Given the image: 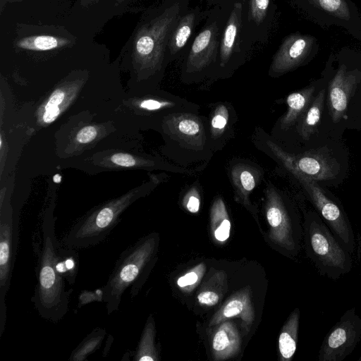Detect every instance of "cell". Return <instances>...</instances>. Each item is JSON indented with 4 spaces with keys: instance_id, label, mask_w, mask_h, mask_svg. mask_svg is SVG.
Instances as JSON below:
<instances>
[{
    "instance_id": "1",
    "label": "cell",
    "mask_w": 361,
    "mask_h": 361,
    "mask_svg": "<svg viewBox=\"0 0 361 361\" xmlns=\"http://www.w3.org/2000/svg\"><path fill=\"white\" fill-rule=\"evenodd\" d=\"M190 0H163L147 9L130 39L135 60L153 73L160 72L167 62L169 37Z\"/></svg>"
},
{
    "instance_id": "2",
    "label": "cell",
    "mask_w": 361,
    "mask_h": 361,
    "mask_svg": "<svg viewBox=\"0 0 361 361\" xmlns=\"http://www.w3.org/2000/svg\"><path fill=\"white\" fill-rule=\"evenodd\" d=\"M42 247L36 269L37 284L31 301L39 316L58 322L68 311L69 295L65 279L55 267L56 250L59 246L55 235L54 222L47 218L42 225Z\"/></svg>"
},
{
    "instance_id": "3",
    "label": "cell",
    "mask_w": 361,
    "mask_h": 361,
    "mask_svg": "<svg viewBox=\"0 0 361 361\" xmlns=\"http://www.w3.org/2000/svg\"><path fill=\"white\" fill-rule=\"evenodd\" d=\"M157 245L153 234L139 240L126 248L118 258L106 284L102 288V299L107 314L118 310L122 295L131 287L130 294L135 295L136 286L147 266L152 259Z\"/></svg>"
},
{
    "instance_id": "4",
    "label": "cell",
    "mask_w": 361,
    "mask_h": 361,
    "mask_svg": "<svg viewBox=\"0 0 361 361\" xmlns=\"http://www.w3.org/2000/svg\"><path fill=\"white\" fill-rule=\"evenodd\" d=\"M234 4L224 3L209 8L202 27L184 54V78H200L213 73L222 32Z\"/></svg>"
},
{
    "instance_id": "5",
    "label": "cell",
    "mask_w": 361,
    "mask_h": 361,
    "mask_svg": "<svg viewBox=\"0 0 361 361\" xmlns=\"http://www.w3.org/2000/svg\"><path fill=\"white\" fill-rule=\"evenodd\" d=\"M304 237L307 255L320 274L336 280L350 271V253L321 216L314 213L307 216Z\"/></svg>"
},
{
    "instance_id": "6",
    "label": "cell",
    "mask_w": 361,
    "mask_h": 361,
    "mask_svg": "<svg viewBox=\"0 0 361 361\" xmlns=\"http://www.w3.org/2000/svg\"><path fill=\"white\" fill-rule=\"evenodd\" d=\"M290 1L319 25L340 27L361 41V15L351 0Z\"/></svg>"
},
{
    "instance_id": "7",
    "label": "cell",
    "mask_w": 361,
    "mask_h": 361,
    "mask_svg": "<svg viewBox=\"0 0 361 361\" xmlns=\"http://www.w3.org/2000/svg\"><path fill=\"white\" fill-rule=\"evenodd\" d=\"M264 144L292 174L298 173L316 181L333 178L338 172V163L325 150H311L294 155L268 137L264 139Z\"/></svg>"
},
{
    "instance_id": "8",
    "label": "cell",
    "mask_w": 361,
    "mask_h": 361,
    "mask_svg": "<svg viewBox=\"0 0 361 361\" xmlns=\"http://www.w3.org/2000/svg\"><path fill=\"white\" fill-rule=\"evenodd\" d=\"M293 175L307 192L323 221L342 245L352 253L355 249V235L350 222L343 209L326 195L315 180L298 173Z\"/></svg>"
},
{
    "instance_id": "9",
    "label": "cell",
    "mask_w": 361,
    "mask_h": 361,
    "mask_svg": "<svg viewBox=\"0 0 361 361\" xmlns=\"http://www.w3.org/2000/svg\"><path fill=\"white\" fill-rule=\"evenodd\" d=\"M361 340V318L355 307L345 312L322 343L319 361H343Z\"/></svg>"
},
{
    "instance_id": "10",
    "label": "cell",
    "mask_w": 361,
    "mask_h": 361,
    "mask_svg": "<svg viewBox=\"0 0 361 361\" xmlns=\"http://www.w3.org/2000/svg\"><path fill=\"white\" fill-rule=\"evenodd\" d=\"M243 0L232 7L222 32L216 66L212 73L228 75L245 62L247 53L241 41Z\"/></svg>"
},
{
    "instance_id": "11",
    "label": "cell",
    "mask_w": 361,
    "mask_h": 361,
    "mask_svg": "<svg viewBox=\"0 0 361 361\" xmlns=\"http://www.w3.org/2000/svg\"><path fill=\"white\" fill-rule=\"evenodd\" d=\"M276 8L274 0H243L240 37L247 53L268 42Z\"/></svg>"
},
{
    "instance_id": "12",
    "label": "cell",
    "mask_w": 361,
    "mask_h": 361,
    "mask_svg": "<svg viewBox=\"0 0 361 361\" xmlns=\"http://www.w3.org/2000/svg\"><path fill=\"white\" fill-rule=\"evenodd\" d=\"M319 44L312 35L299 32L285 37L274 54L269 75L279 77L305 64L317 52Z\"/></svg>"
},
{
    "instance_id": "13",
    "label": "cell",
    "mask_w": 361,
    "mask_h": 361,
    "mask_svg": "<svg viewBox=\"0 0 361 361\" xmlns=\"http://www.w3.org/2000/svg\"><path fill=\"white\" fill-rule=\"evenodd\" d=\"M265 209L267 219L271 228V239L288 252H297L300 231L281 195L271 184L266 189Z\"/></svg>"
},
{
    "instance_id": "14",
    "label": "cell",
    "mask_w": 361,
    "mask_h": 361,
    "mask_svg": "<svg viewBox=\"0 0 361 361\" xmlns=\"http://www.w3.org/2000/svg\"><path fill=\"white\" fill-rule=\"evenodd\" d=\"M16 253L13 247V220L10 214L0 219V338L6 322V297L10 288Z\"/></svg>"
},
{
    "instance_id": "15",
    "label": "cell",
    "mask_w": 361,
    "mask_h": 361,
    "mask_svg": "<svg viewBox=\"0 0 361 361\" xmlns=\"http://www.w3.org/2000/svg\"><path fill=\"white\" fill-rule=\"evenodd\" d=\"M360 79L359 69H348L345 63L340 64L329 86V108L334 122L345 115L353 91Z\"/></svg>"
},
{
    "instance_id": "16",
    "label": "cell",
    "mask_w": 361,
    "mask_h": 361,
    "mask_svg": "<svg viewBox=\"0 0 361 361\" xmlns=\"http://www.w3.org/2000/svg\"><path fill=\"white\" fill-rule=\"evenodd\" d=\"M209 9L199 6L189 8L180 18L172 31L167 46V62L184 55L195 36L198 25L206 19Z\"/></svg>"
},
{
    "instance_id": "17",
    "label": "cell",
    "mask_w": 361,
    "mask_h": 361,
    "mask_svg": "<svg viewBox=\"0 0 361 361\" xmlns=\"http://www.w3.org/2000/svg\"><path fill=\"white\" fill-rule=\"evenodd\" d=\"M169 134L184 146L202 149L206 143V132L201 118L190 113L175 112L166 121Z\"/></svg>"
},
{
    "instance_id": "18",
    "label": "cell",
    "mask_w": 361,
    "mask_h": 361,
    "mask_svg": "<svg viewBox=\"0 0 361 361\" xmlns=\"http://www.w3.org/2000/svg\"><path fill=\"white\" fill-rule=\"evenodd\" d=\"M261 172L255 166L240 162L232 166L231 180L238 200L250 206V195L257 185Z\"/></svg>"
},
{
    "instance_id": "19",
    "label": "cell",
    "mask_w": 361,
    "mask_h": 361,
    "mask_svg": "<svg viewBox=\"0 0 361 361\" xmlns=\"http://www.w3.org/2000/svg\"><path fill=\"white\" fill-rule=\"evenodd\" d=\"M240 337L235 326L229 322L220 325L213 341V353L216 360L233 356L240 348Z\"/></svg>"
},
{
    "instance_id": "20",
    "label": "cell",
    "mask_w": 361,
    "mask_h": 361,
    "mask_svg": "<svg viewBox=\"0 0 361 361\" xmlns=\"http://www.w3.org/2000/svg\"><path fill=\"white\" fill-rule=\"evenodd\" d=\"M233 317H240L247 325L252 324L254 312L248 293H240L230 298L214 315L211 324H216Z\"/></svg>"
},
{
    "instance_id": "21",
    "label": "cell",
    "mask_w": 361,
    "mask_h": 361,
    "mask_svg": "<svg viewBox=\"0 0 361 361\" xmlns=\"http://www.w3.org/2000/svg\"><path fill=\"white\" fill-rule=\"evenodd\" d=\"M314 90V86H310L287 97V111L280 120L281 129H289L300 118L312 102Z\"/></svg>"
},
{
    "instance_id": "22",
    "label": "cell",
    "mask_w": 361,
    "mask_h": 361,
    "mask_svg": "<svg viewBox=\"0 0 361 361\" xmlns=\"http://www.w3.org/2000/svg\"><path fill=\"white\" fill-rule=\"evenodd\" d=\"M300 310L295 309L283 325L279 337V350L281 360H289L294 355L298 342Z\"/></svg>"
},
{
    "instance_id": "23",
    "label": "cell",
    "mask_w": 361,
    "mask_h": 361,
    "mask_svg": "<svg viewBox=\"0 0 361 361\" xmlns=\"http://www.w3.org/2000/svg\"><path fill=\"white\" fill-rule=\"evenodd\" d=\"M324 94V90L319 91L300 118L298 122V132L303 139H308L316 130L317 126L321 119Z\"/></svg>"
},
{
    "instance_id": "24",
    "label": "cell",
    "mask_w": 361,
    "mask_h": 361,
    "mask_svg": "<svg viewBox=\"0 0 361 361\" xmlns=\"http://www.w3.org/2000/svg\"><path fill=\"white\" fill-rule=\"evenodd\" d=\"M211 228L216 240L224 242L229 238L231 222L224 202L221 197L216 198L212 206Z\"/></svg>"
},
{
    "instance_id": "25",
    "label": "cell",
    "mask_w": 361,
    "mask_h": 361,
    "mask_svg": "<svg viewBox=\"0 0 361 361\" xmlns=\"http://www.w3.org/2000/svg\"><path fill=\"white\" fill-rule=\"evenodd\" d=\"M55 267L65 280L71 284L74 283L78 270V253L71 248H61L59 245L56 250Z\"/></svg>"
},
{
    "instance_id": "26",
    "label": "cell",
    "mask_w": 361,
    "mask_h": 361,
    "mask_svg": "<svg viewBox=\"0 0 361 361\" xmlns=\"http://www.w3.org/2000/svg\"><path fill=\"white\" fill-rule=\"evenodd\" d=\"M154 326L150 317L142 332L133 360L138 361H154L157 360L154 346Z\"/></svg>"
},
{
    "instance_id": "27",
    "label": "cell",
    "mask_w": 361,
    "mask_h": 361,
    "mask_svg": "<svg viewBox=\"0 0 361 361\" xmlns=\"http://www.w3.org/2000/svg\"><path fill=\"white\" fill-rule=\"evenodd\" d=\"M106 334L104 329H94L78 344L72 352L69 360L74 361L85 360L90 354L100 346Z\"/></svg>"
},
{
    "instance_id": "28",
    "label": "cell",
    "mask_w": 361,
    "mask_h": 361,
    "mask_svg": "<svg viewBox=\"0 0 361 361\" xmlns=\"http://www.w3.org/2000/svg\"><path fill=\"white\" fill-rule=\"evenodd\" d=\"M63 42L67 41L51 35H37L20 39L17 47L28 50L47 51L59 47Z\"/></svg>"
},
{
    "instance_id": "29",
    "label": "cell",
    "mask_w": 361,
    "mask_h": 361,
    "mask_svg": "<svg viewBox=\"0 0 361 361\" xmlns=\"http://www.w3.org/2000/svg\"><path fill=\"white\" fill-rule=\"evenodd\" d=\"M228 120V106L224 104H218L214 109L210 120V130L213 137H219L224 133Z\"/></svg>"
},
{
    "instance_id": "30",
    "label": "cell",
    "mask_w": 361,
    "mask_h": 361,
    "mask_svg": "<svg viewBox=\"0 0 361 361\" xmlns=\"http://www.w3.org/2000/svg\"><path fill=\"white\" fill-rule=\"evenodd\" d=\"M205 271V267L200 264L190 271L178 278L177 285L182 289L190 291L202 279Z\"/></svg>"
},
{
    "instance_id": "31",
    "label": "cell",
    "mask_w": 361,
    "mask_h": 361,
    "mask_svg": "<svg viewBox=\"0 0 361 361\" xmlns=\"http://www.w3.org/2000/svg\"><path fill=\"white\" fill-rule=\"evenodd\" d=\"M114 0H78L79 11H88L91 14L104 10L114 12Z\"/></svg>"
},
{
    "instance_id": "32",
    "label": "cell",
    "mask_w": 361,
    "mask_h": 361,
    "mask_svg": "<svg viewBox=\"0 0 361 361\" xmlns=\"http://www.w3.org/2000/svg\"><path fill=\"white\" fill-rule=\"evenodd\" d=\"M183 204L191 213H197L200 209V193L195 187L191 188L183 198Z\"/></svg>"
},
{
    "instance_id": "33",
    "label": "cell",
    "mask_w": 361,
    "mask_h": 361,
    "mask_svg": "<svg viewBox=\"0 0 361 361\" xmlns=\"http://www.w3.org/2000/svg\"><path fill=\"white\" fill-rule=\"evenodd\" d=\"M219 295L211 290L201 291L197 295V300L201 305L214 306L219 302Z\"/></svg>"
},
{
    "instance_id": "34",
    "label": "cell",
    "mask_w": 361,
    "mask_h": 361,
    "mask_svg": "<svg viewBox=\"0 0 361 361\" xmlns=\"http://www.w3.org/2000/svg\"><path fill=\"white\" fill-rule=\"evenodd\" d=\"M97 134V129L94 126H87L78 132L76 138L80 143H87L92 141L96 137Z\"/></svg>"
},
{
    "instance_id": "35",
    "label": "cell",
    "mask_w": 361,
    "mask_h": 361,
    "mask_svg": "<svg viewBox=\"0 0 361 361\" xmlns=\"http://www.w3.org/2000/svg\"><path fill=\"white\" fill-rule=\"evenodd\" d=\"M111 161L121 166L130 167L135 165L136 161L134 158L128 154L118 153L111 156Z\"/></svg>"
},
{
    "instance_id": "36",
    "label": "cell",
    "mask_w": 361,
    "mask_h": 361,
    "mask_svg": "<svg viewBox=\"0 0 361 361\" xmlns=\"http://www.w3.org/2000/svg\"><path fill=\"white\" fill-rule=\"evenodd\" d=\"M64 92L61 90H56L49 97L44 109H49L56 106L63 102L64 99Z\"/></svg>"
},
{
    "instance_id": "37",
    "label": "cell",
    "mask_w": 361,
    "mask_h": 361,
    "mask_svg": "<svg viewBox=\"0 0 361 361\" xmlns=\"http://www.w3.org/2000/svg\"><path fill=\"white\" fill-rule=\"evenodd\" d=\"M60 113V109L59 106L46 109L44 111V115H43V120L45 123H51L54 121L57 116H59Z\"/></svg>"
},
{
    "instance_id": "38",
    "label": "cell",
    "mask_w": 361,
    "mask_h": 361,
    "mask_svg": "<svg viewBox=\"0 0 361 361\" xmlns=\"http://www.w3.org/2000/svg\"><path fill=\"white\" fill-rule=\"evenodd\" d=\"M137 1L138 0H114V12L118 14L120 11H123L128 5Z\"/></svg>"
},
{
    "instance_id": "39",
    "label": "cell",
    "mask_w": 361,
    "mask_h": 361,
    "mask_svg": "<svg viewBox=\"0 0 361 361\" xmlns=\"http://www.w3.org/2000/svg\"><path fill=\"white\" fill-rule=\"evenodd\" d=\"M238 0H207L206 1V5L208 8H211L216 5H220L224 3H235L238 1Z\"/></svg>"
},
{
    "instance_id": "40",
    "label": "cell",
    "mask_w": 361,
    "mask_h": 361,
    "mask_svg": "<svg viewBox=\"0 0 361 361\" xmlns=\"http://www.w3.org/2000/svg\"><path fill=\"white\" fill-rule=\"evenodd\" d=\"M358 360H359V361H361V355H360V357H359Z\"/></svg>"
}]
</instances>
